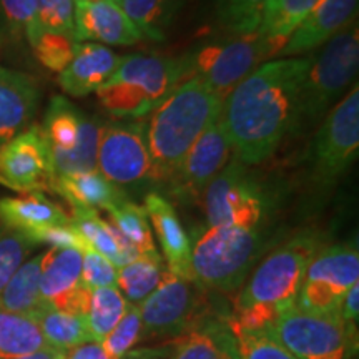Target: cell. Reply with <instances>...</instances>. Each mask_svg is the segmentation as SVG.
<instances>
[{
    "instance_id": "6da1fadb",
    "label": "cell",
    "mask_w": 359,
    "mask_h": 359,
    "mask_svg": "<svg viewBox=\"0 0 359 359\" xmlns=\"http://www.w3.org/2000/svg\"><path fill=\"white\" fill-rule=\"evenodd\" d=\"M311 62L313 57L266 62L223 100L219 122L245 165L269 158L293 130L299 90Z\"/></svg>"
},
{
    "instance_id": "7a4b0ae2",
    "label": "cell",
    "mask_w": 359,
    "mask_h": 359,
    "mask_svg": "<svg viewBox=\"0 0 359 359\" xmlns=\"http://www.w3.org/2000/svg\"><path fill=\"white\" fill-rule=\"evenodd\" d=\"M321 248L323 236L308 230L271 251L238 291L226 320L246 330L268 331L283 311L296 304L304 273Z\"/></svg>"
},
{
    "instance_id": "3957f363",
    "label": "cell",
    "mask_w": 359,
    "mask_h": 359,
    "mask_svg": "<svg viewBox=\"0 0 359 359\" xmlns=\"http://www.w3.org/2000/svg\"><path fill=\"white\" fill-rule=\"evenodd\" d=\"M222 103L198 77H188L154 111L147 123L154 182L170 183L196 138L219 115Z\"/></svg>"
},
{
    "instance_id": "277c9868",
    "label": "cell",
    "mask_w": 359,
    "mask_h": 359,
    "mask_svg": "<svg viewBox=\"0 0 359 359\" xmlns=\"http://www.w3.org/2000/svg\"><path fill=\"white\" fill-rule=\"evenodd\" d=\"M190 77L187 57L132 53L97 90L102 107L118 118L140 120L154 114L183 80Z\"/></svg>"
},
{
    "instance_id": "5b68a950",
    "label": "cell",
    "mask_w": 359,
    "mask_h": 359,
    "mask_svg": "<svg viewBox=\"0 0 359 359\" xmlns=\"http://www.w3.org/2000/svg\"><path fill=\"white\" fill-rule=\"evenodd\" d=\"M359 67V32L354 20L336 34L325 48L313 57L299 90L293 130L303 132L330 114L334 103L356 83Z\"/></svg>"
},
{
    "instance_id": "8992f818",
    "label": "cell",
    "mask_w": 359,
    "mask_h": 359,
    "mask_svg": "<svg viewBox=\"0 0 359 359\" xmlns=\"http://www.w3.org/2000/svg\"><path fill=\"white\" fill-rule=\"evenodd\" d=\"M263 250L259 230L240 226H208L195 236L191 266L195 281L205 290L236 293Z\"/></svg>"
},
{
    "instance_id": "52a82bcc",
    "label": "cell",
    "mask_w": 359,
    "mask_h": 359,
    "mask_svg": "<svg viewBox=\"0 0 359 359\" xmlns=\"http://www.w3.org/2000/svg\"><path fill=\"white\" fill-rule=\"evenodd\" d=\"M286 42L263 37L258 32L233 35L206 43L187 57L190 77H198L223 102L241 80L259 65L280 55Z\"/></svg>"
},
{
    "instance_id": "ba28073f",
    "label": "cell",
    "mask_w": 359,
    "mask_h": 359,
    "mask_svg": "<svg viewBox=\"0 0 359 359\" xmlns=\"http://www.w3.org/2000/svg\"><path fill=\"white\" fill-rule=\"evenodd\" d=\"M268 331L298 359H353L358 351V327L339 314L309 313L294 304Z\"/></svg>"
},
{
    "instance_id": "9c48e42d",
    "label": "cell",
    "mask_w": 359,
    "mask_h": 359,
    "mask_svg": "<svg viewBox=\"0 0 359 359\" xmlns=\"http://www.w3.org/2000/svg\"><path fill=\"white\" fill-rule=\"evenodd\" d=\"M142 341L178 339L208 320L206 290L193 280L165 271L154 293L138 304Z\"/></svg>"
},
{
    "instance_id": "30bf717a",
    "label": "cell",
    "mask_w": 359,
    "mask_h": 359,
    "mask_svg": "<svg viewBox=\"0 0 359 359\" xmlns=\"http://www.w3.org/2000/svg\"><path fill=\"white\" fill-rule=\"evenodd\" d=\"M50 147L55 177L97 170L102 125L65 97H52L40 125Z\"/></svg>"
},
{
    "instance_id": "8fae6325",
    "label": "cell",
    "mask_w": 359,
    "mask_h": 359,
    "mask_svg": "<svg viewBox=\"0 0 359 359\" xmlns=\"http://www.w3.org/2000/svg\"><path fill=\"white\" fill-rule=\"evenodd\" d=\"M208 226L259 230L268 212V195L246 165L235 155L205 190Z\"/></svg>"
},
{
    "instance_id": "7c38bea8",
    "label": "cell",
    "mask_w": 359,
    "mask_h": 359,
    "mask_svg": "<svg viewBox=\"0 0 359 359\" xmlns=\"http://www.w3.org/2000/svg\"><path fill=\"white\" fill-rule=\"evenodd\" d=\"M358 283L356 241L321 248L304 273L296 306L309 313L338 314L343 298Z\"/></svg>"
},
{
    "instance_id": "4fadbf2b",
    "label": "cell",
    "mask_w": 359,
    "mask_h": 359,
    "mask_svg": "<svg viewBox=\"0 0 359 359\" xmlns=\"http://www.w3.org/2000/svg\"><path fill=\"white\" fill-rule=\"evenodd\" d=\"M359 150V90L358 83L336 103L313 138V177L331 185L356 160Z\"/></svg>"
},
{
    "instance_id": "5bb4252c",
    "label": "cell",
    "mask_w": 359,
    "mask_h": 359,
    "mask_svg": "<svg viewBox=\"0 0 359 359\" xmlns=\"http://www.w3.org/2000/svg\"><path fill=\"white\" fill-rule=\"evenodd\" d=\"M97 170L116 187L138 185L145 180L154 182L145 120L109 123L102 127Z\"/></svg>"
},
{
    "instance_id": "9a60e30c",
    "label": "cell",
    "mask_w": 359,
    "mask_h": 359,
    "mask_svg": "<svg viewBox=\"0 0 359 359\" xmlns=\"http://www.w3.org/2000/svg\"><path fill=\"white\" fill-rule=\"evenodd\" d=\"M55 178L50 147L40 125L0 145V183L19 193L50 191Z\"/></svg>"
},
{
    "instance_id": "2e32d148",
    "label": "cell",
    "mask_w": 359,
    "mask_h": 359,
    "mask_svg": "<svg viewBox=\"0 0 359 359\" xmlns=\"http://www.w3.org/2000/svg\"><path fill=\"white\" fill-rule=\"evenodd\" d=\"M231 151V143L218 115L188 150L177 173L170 180V190L178 200H196L228 163Z\"/></svg>"
},
{
    "instance_id": "e0dca14e",
    "label": "cell",
    "mask_w": 359,
    "mask_h": 359,
    "mask_svg": "<svg viewBox=\"0 0 359 359\" xmlns=\"http://www.w3.org/2000/svg\"><path fill=\"white\" fill-rule=\"evenodd\" d=\"M40 294L58 311L87 316L92 290L82 281V253L74 248H50L43 253Z\"/></svg>"
},
{
    "instance_id": "ac0fdd59",
    "label": "cell",
    "mask_w": 359,
    "mask_h": 359,
    "mask_svg": "<svg viewBox=\"0 0 359 359\" xmlns=\"http://www.w3.org/2000/svg\"><path fill=\"white\" fill-rule=\"evenodd\" d=\"M75 40H95L105 45H135L143 39L137 25L128 19L118 4L111 0L87 2L74 0Z\"/></svg>"
},
{
    "instance_id": "d6986e66",
    "label": "cell",
    "mask_w": 359,
    "mask_h": 359,
    "mask_svg": "<svg viewBox=\"0 0 359 359\" xmlns=\"http://www.w3.org/2000/svg\"><path fill=\"white\" fill-rule=\"evenodd\" d=\"M359 0H320L291 34L280 55L290 58L314 52L356 20Z\"/></svg>"
},
{
    "instance_id": "ffe728a7",
    "label": "cell",
    "mask_w": 359,
    "mask_h": 359,
    "mask_svg": "<svg viewBox=\"0 0 359 359\" xmlns=\"http://www.w3.org/2000/svg\"><path fill=\"white\" fill-rule=\"evenodd\" d=\"M145 212L158 238L163 251L167 271L185 280L195 281L191 266V243L173 205L160 193L151 191L145 196Z\"/></svg>"
},
{
    "instance_id": "44dd1931",
    "label": "cell",
    "mask_w": 359,
    "mask_h": 359,
    "mask_svg": "<svg viewBox=\"0 0 359 359\" xmlns=\"http://www.w3.org/2000/svg\"><path fill=\"white\" fill-rule=\"evenodd\" d=\"M39 100L40 90L32 77L0 65V145L29 127Z\"/></svg>"
},
{
    "instance_id": "7402d4cb",
    "label": "cell",
    "mask_w": 359,
    "mask_h": 359,
    "mask_svg": "<svg viewBox=\"0 0 359 359\" xmlns=\"http://www.w3.org/2000/svg\"><path fill=\"white\" fill-rule=\"evenodd\" d=\"M122 57L100 43H79L75 55L60 72L58 83L72 97H87L97 92L111 77Z\"/></svg>"
},
{
    "instance_id": "603a6c76",
    "label": "cell",
    "mask_w": 359,
    "mask_h": 359,
    "mask_svg": "<svg viewBox=\"0 0 359 359\" xmlns=\"http://www.w3.org/2000/svg\"><path fill=\"white\" fill-rule=\"evenodd\" d=\"M0 224L30 236L43 228L70 224V217L43 193H27L25 196L0 200Z\"/></svg>"
},
{
    "instance_id": "cb8c5ba5",
    "label": "cell",
    "mask_w": 359,
    "mask_h": 359,
    "mask_svg": "<svg viewBox=\"0 0 359 359\" xmlns=\"http://www.w3.org/2000/svg\"><path fill=\"white\" fill-rule=\"evenodd\" d=\"M72 212V226L83 236L90 248L109 258L116 268L125 266L140 255L114 224L100 218L97 210L75 208Z\"/></svg>"
},
{
    "instance_id": "d4e9b609",
    "label": "cell",
    "mask_w": 359,
    "mask_h": 359,
    "mask_svg": "<svg viewBox=\"0 0 359 359\" xmlns=\"http://www.w3.org/2000/svg\"><path fill=\"white\" fill-rule=\"evenodd\" d=\"M50 191L69 201L72 210H107L110 205L125 198L123 191L110 183L98 170L87 173L58 175L53 178Z\"/></svg>"
},
{
    "instance_id": "484cf974",
    "label": "cell",
    "mask_w": 359,
    "mask_h": 359,
    "mask_svg": "<svg viewBox=\"0 0 359 359\" xmlns=\"http://www.w3.org/2000/svg\"><path fill=\"white\" fill-rule=\"evenodd\" d=\"M236 343L224 318H208L198 327L183 334L170 359H233Z\"/></svg>"
},
{
    "instance_id": "4316f807",
    "label": "cell",
    "mask_w": 359,
    "mask_h": 359,
    "mask_svg": "<svg viewBox=\"0 0 359 359\" xmlns=\"http://www.w3.org/2000/svg\"><path fill=\"white\" fill-rule=\"evenodd\" d=\"M165 271L167 266L158 251L138 255L125 266L116 268V288L127 303L138 306L154 293Z\"/></svg>"
},
{
    "instance_id": "83f0119b",
    "label": "cell",
    "mask_w": 359,
    "mask_h": 359,
    "mask_svg": "<svg viewBox=\"0 0 359 359\" xmlns=\"http://www.w3.org/2000/svg\"><path fill=\"white\" fill-rule=\"evenodd\" d=\"M43 253L25 262L11 278L0 293V308L12 313L34 316L43 306L40 294V276H42Z\"/></svg>"
},
{
    "instance_id": "f1b7e54d",
    "label": "cell",
    "mask_w": 359,
    "mask_h": 359,
    "mask_svg": "<svg viewBox=\"0 0 359 359\" xmlns=\"http://www.w3.org/2000/svg\"><path fill=\"white\" fill-rule=\"evenodd\" d=\"M32 318L37 321L48 346L69 351L83 343H93L87 316L58 311L45 303Z\"/></svg>"
},
{
    "instance_id": "f546056e",
    "label": "cell",
    "mask_w": 359,
    "mask_h": 359,
    "mask_svg": "<svg viewBox=\"0 0 359 359\" xmlns=\"http://www.w3.org/2000/svg\"><path fill=\"white\" fill-rule=\"evenodd\" d=\"M48 346L32 316L0 308V359H17Z\"/></svg>"
},
{
    "instance_id": "4dcf8cb0",
    "label": "cell",
    "mask_w": 359,
    "mask_h": 359,
    "mask_svg": "<svg viewBox=\"0 0 359 359\" xmlns=\"http://www.w3.org/2000/svg\"><path fill=\"white\" fill-rule=\"evenodd\" d=\"M320 0H266L257 32L263 37L288 42L291 34L306 19Z\"/></svg>"
},
{
    "instance_id": "1f68e13d",
    "label": "cell",
    "mask_w": 359,
    "mask_h": 359,
    "mask_svg": "<svg viewBox=\"0 0 359 359\" xmlns=\"http://www.w3.org/2000/svg\"><path fill=\"white\" fill-rule=\"evenodd\" d=\"M185 0H122L120 7L143 37L161 42Z\"/></svg>"
},
{
    "instance_id": "d6a6232c",
    "label": "cell",
    "mask_w": 359,
    "mask_h": 359,
    "mask_svg": "<svg viewBox=\"0 0 359 359\" xmlns=\"http://www.w3.org/2000/svg\"><path fill=\"white\" fill-rule=\"evenodd\" d=\"M107 212L114 219V226L127 238L133 248L138 253H156V246L154 241V233L150 228V219L143 206H138L127 198L118 200L116 203L110 205Z\"/></svg>"
},
{
    "instance_id": "836d02e7",
    "label": "cell",
    "mask_w": 359,
    "mask_h": 359,
    "mask_svg": "<svg viewBox=\"0 0 359 359\" xmlns=\"http://www.w3.org/2000/svg\"><path fill=\"white\" fill-rule=\"evenodd\" d=\"M128 303L116 286L92 290L87 321L93 343H102L122 320Z\"/></svg>"
},
{
    "instance_id": "e575fe53",
    "label": "cell",
    "mask_w": 359,
    "mask_h": 359,
    "mask_svg": "<svg viewBox=\"0 0 359 359\" xmlns=\"http://www.w3.org/2000/svg\"><path fill=\"white\" fill-rule=\"evenodd\" d=\"M226 325L230 327L233 338H235L240 359H298L269 331L246 330V327L238 326L228 320Z\"/></svg>"
},
{
    "instance_id": "d590c367",
    "label": "cell",
    "mask_w": 359,
    "mask_h": 359,
    "mask_svg": "<svg viewBox=\"0 0 359 359\" xmlns=\"http://www.w3.org/2000/svg\"><path fill=\"white\" fill-rule=\"evenodd\" d=\"M266 0H215L218 24L233 35L255 34Z\"/></svg>"
},
{
    "instance_id": "8d00e7d4",
    "label": "cell",
    "mask_w": 359,
    "mask_h": 359,
    "mask_svg": "<svg viewBox=\"0 0 359 359\" xmlns=\"http://www.w3.org/2000/svg\"><path fill=\"white\" fill-rule=\"evenodd\" d=\"M142 341V316L140 309L130 304L125 309L122 320L111 333L102 341L103 351L110 359H123Z\"/></svg>"
},
{
    "instance_id": "74e56055",
    "label": "cell",
    "mask_w": 359,
    "mask_h": 359,
    "mask_svg": "<svg viewBox=\"0 0 359 359\" xmlns=\"http://www.w3.org/2000/svg\"><path fill=\"white\" fill-rule=\"evenodd\" d=\"M35 245L24 233L11 230L0 224V293L15 275V271L25 263Z\"/></svg>"
},
{
    "instance_id": "f35d334b",
    "label": "cell",
    "mask_w": 359,
    "mask_h": 359,
    "mask_svg": "<svg viewBox=\"0 0 359 359\" xmlns=\"http://www.w3.org/2000/svg\"><path fill=\"white\" fill-rule=\"evenodd\" d=\"M0 13L13 37L25 34L34 45L43 34L37 22V0H0Z\"/></svg>"
},
{
    "instance_id": "ab89813d",
    "label": "cell",
    "mask_w": 359,
    "mask_h": 359,
    "mask_svg": "<svg viewBox=\"0 0 359 359\" xmlns=\"http://www.w3.org/2000/svg\"><path fill=\"white\" fill-rule=\"evenodd\" d=\"M79 42L62 34L43 32L35 42L34 52L42 64L53 72H64L75 55Z\"/></svg>"
},
{
    "instance_id": "60d3db41",
    "label": "cell",
    "mask_w": 359,
    "mask_h": 359,
    "mask_svg": "<svg viewBox=\"0 0 359 359\" xmlns=\"http://www.w3.org/2000/svg\"><path fill=\"white\" fill-rule=\"evenodd\" d=\"M37 22L43 32L75 39L74 0H37Z\"/></svg>"
},
{
    "instance_id": "b9f144b4",
    "label": "cell",
    "mask_w": 359,
    "mask_h": 359,
    "mask_svg": "<svg viewBox=\"0 0 359 359\" xmlns=\"http://www.w3.org/2000/svg\"><path fill=\"white\" fill-rule=\"evenodd\" d=\"M82 281L90 290L116 286V266L95 250L82 253Z\"/></svg>"
},
{
    "instance_id": "7bdbcfd3",
    "label": "cell",
    "mask_w": 359,
    "mask_h": 359,
    "mask_svg": "<svg viewBox=\"0 0 359 359\" xmlns=\"http://www.w3.org/2000/svg\"><path fill=\"white\" fill-rule=\"evenodd\" d=\"M27 238H30L35 245L47 243L50 245L52 248H74V250H79L80 253H85V251L92 250L87 241L83 240V236L80 235L72 224L43 228V230L35 231L34 235Z\"/></svg>"
},
{
    "instance_id": "ee69618b",
    "label": "cell",
    "mask_w": 359,
    "mask_h": 359,
    "mask_svg": "<svg viewBox=\"0 0 359 359\" xmlns=\"http://www.w3.org/2000/svg\"><path fill=\"white\" fill-rule=\"evenodd\" d=\"M339 318L343 320L346 325L358 327V321H359V283L354 285L351 290L348 291L346 296L343 298V303L339 306Z\"/></svg>"
},
{
    "instance_id": "f6af8a7d",
    "label": "cell",
    "mask_w": 359,
    "mask_h": 359,
    "mask_svg": "<svg viewBox=\"0 0 359 359\" xmlns=\"http://www.w3.org/2000/svg\"><path fill=\"white\" fill-rule=\"evenodd\" d=\"M64 359H110L100 343H83L65 351Z\"/></svg>"
},
{
    "instance_id": "bcb514c9",
    "label": "cell",
    "mask_w": 359,
    "mask_h": 359,
    "mask_svg": "<svg viewBox=\"0 0 359 359\" xmlns=\"http://www.w3.org/2000/svg\"><path fill=\"white\" fill-rule=\"evenodd\" d=\"M64 358H65V351H62V349L45 346L42 349H39V351L27 354V356H22L17 359H64Z\"/></svg>"
},
{
    "instance_id": "7dc6e473",
    "label": "cell",
    "mask_w": 359,
    "mask_h": 359,
    "mask_svg": "<svg viewBox=\"0 0 359 359\" xmlns=\"http://www.w3.org/2000/svg\"><path fill=\"white\" fill-rule=\"evenodd\" d=\"M0 32H6L7 35H11V34H8L7 27H6V22H4V19H2V13H0Z\"/></svg>"
},
{
    "instance_id": "c3c4849f",
    "label": "cell",
    "mask_w": 359,
    "mask_h": 359,
    "mask_svg": "<svg viewBox=\"0 0 359 359\" xmlns=\"http://www.w3.org/2000/svg\"><path fill=\"white\" fill-rule=\"evenodd\" d=\"M6 37H7L6 32H0V47H2L4 42H6Z\"/></svg>"
},
{
    "instance_id": "681fc988",
    "label": "cell",
    "mask_w": 359,
    "mask_h": 359,
    "mask_svg": "<svg viewBox=\"0 0 359 359\" xmlns=\"http://www.w3.org/2000/svg\"><path fill=\"white\" fill-rule=\"evenodd\" d=\"M87 2H103V0H87ZM111 2L118 4V6H120V2H118V0H111Z\"/></svg>"
},
{
    "instance_id": "f907efd6",
    "label": "cell",
    "mask_w": 359,
    "mask_h": 359,
    "mask_svg": "<svg viewBox=\"0 0 359 359\" xmlns=\"http://www.w3.org/2000/svg\"><path fill=\"white\" fill-rule=\"evenodd\" d=\"M233 359H240V356H235V358H233Z\"/></svg>"
},
{
    "instance_id": "816d5d0a",
    "label": "cell",
    "mask_w": 359,
    "mask_h": 359,
    "mask_svg": "<svg viewBox=\"0 0 359 359\" xmlns=\"http://www.w3.org/2000/svg\"><path fill=\"white\" fill-rule=\"evenodd\" d=\"M118 2H122V0H118Z\"/></svg>"
}]
</instances>
